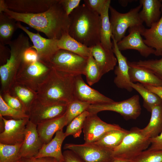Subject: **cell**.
<instances>
[{"mask_svg":"<svg viewBox=\"0 0 162 162\" xmlns=\"http://www.w3.org/2000/svg\"><path fill=\"white\" fill-rule=\"evenodd\" d=\"M59 0L42 13L21 14L8 8L3 13L15 21L24 22L44 33L48 38L58 40L62 35L68 33L70 25L69 16L64 11Z\"/></svg>","mask_w":162,"mask_h":162,"instance_id":"obj_1","label":"cell"},{"mask_svg":"<svg viewBox=\"0 0 162 162\" xmlns=\"http://www.w3.org/2000/svg\"><path fill=\"white\" fill-rule=\"evenodd\" d=\"M75 77L51 68L38 86L37 98L46 105L68 104L75 99Z\"/></svg>","mask_w":162,"mask_h":162,"instance_id":"obj_2","label":"cell"},{"mask_svg":"<svg viewBox=\"0 0 162 162\" xmlns=\"http://www.w3.org/2000/svg\"><path fill=\"white\" fill-rule=\"evenodd\" d=\"M69 34L89 47L100 42V15L90 9L85 4L79 6L69 16Z\"/></svg>","mask_w":162,"mask_h":162,"instance_id":"obj_3","label":"cell"},{"mask_svg":"<svg viewBox=\"0 0 162 162\" xmlns=\"http://www.w3.org/2000/svg\"><path fill=\"white\" fill-rule=\"evenodd\" d=\"M9 45L10 48V58L5 64L0 67L1 94L8 92L15 82L18 71L23 62L25 51L32 46L28 37L22 33L12 40Z\"/></svg>","mask_w":162,"mask_h":162,"instance_id":"obj_4","label":"cell"},{"mask_svg":"<svg viewBox=\"0 0 162 162\" xmlns=\"http://www.w3.org/2000/svg\"><path fill=\"white\" fill-rule=\"evenodd\" d=\"M150 145V138L143 133L141 129L133 127L113 150V156L114 160L128 162L148 148Z\"/></svg>","mask_w":162,"mask_h":162,"instance_id":"obj_5","label":"cell"},{"mask_svg":"<svg viewBox=\"0 0 162 162\" xmlns=\"http://www.w3.org/2000/svg\"><path fill=\"white\" fill-rule=\"evenodd\" d=\"M142 7V4H140L135 8L131 9L128 12L122 13L110 6V21L112 36L117 43L125 36L128 28L143 25V22L140 18L139 14Z\"/></svg>","mask_w":162,"mask_h":162,"instance_id":"obj_6","label":"cell"},{"mask_svg":"<svg viewBox=\"0 0 162 162\" xmlns=\"http://www.w3.org/2000/svg\"><path fill=\"white\" fill-rule=\"evenodd\" d=\"M88 58L59 49L50 59L48 66L76 76L84 74Z\"/></svg>","mask_w":162,"mask_h":162,"instance_id":"obj_7","label":"cell"},{"mask_svg":"<svg viewBox=\"0 0 162 162\" xmlns=\"http://www.w3.org/2000/svg\"><path fill=\"white\" fill-rule=\"evenodd\" d=\"M90 114H97L104 111H110L119 113L126 120L136 119L140 115L141 108L138 95L119 102L91 104L87 109Z\"/></svg>","mask_w":162,"mask_h":162,"instance_id":"obj_8","label":"cell"},{"mask_svg":"<svg viewBox=\"0 0 162 162\" xmlns=\"http://www.w3.org/2000/svg\"><path fill=\"white\" fill-rule=\"evenodd\" d=\"M51 69L39 61L31 63L23 61L17 73L15 81L36 93L39 85Z\"/></svg>","mask_w":162,"mask_h":162,"instance_id":"obj_9","label":"cell"},{"mask_svg":"<svg viewBox=\"0 0 162 162\" xmlns=\"http://www.w3.org/2000/svg\"><path fill=\"white\" fill-rule=\"evenodd\" d=\"M64 149L72 151L84 162H112L113 151L94 143H66Z\"/></svg>","mask_w":162,"mask_h":162,"instance_id":"obj_10","label":"cell"},{"mask_svg":"<svg viewBox=\"0 0 162 162\" xmlns=\"http://www.w3.org/2000/svg\"><path fill=\"white\" fill-rule=\"evenodd\" d=\"M67 105L68 104H45L36 98L29 107L27 114L29 120L37 125L45 121L64 115Z\"/></svg>","mask_w":162,"mask_h":162,"instance_id":"obj_11","label":"cell"},{"mask_svg":"<svg viewBox=\"0 0 162 162\" xmlns=\"http://www.w3.org/2000/svg\"><path fill=\"white\" fill-rule=\"evenodd\" d=\"M17 24L18 28L26 33L32 42V47L37 51L38 61L48 66L51 58L59 49L58 46V40L45 38L38 32L35 33L29 31L20 22H18Z\"/></svg>","mask_w":162,"mask_h":162,"instance_id":"obj_12","label":"cell"},{"mask_svg":"<svg viewBox=\"0 0 162 162\" xmlns=\"http://www.w3.org/2000/svg\"><path fill=\"white\" fill-rule=\"evenodd\" d=\"M122 128L118 124H109L103 121L97 114L89 113L85 121L82 128L85 143L94 142L107 132Z\"/></svg>","mask_w":162,"mask_h":162,"instance_id":"obj_13","label":"cell"},{"mask_svg":"<svg viewBox=\"0 0 162 162\" xmlns=\"http://www.w3.org/2000/svg\"><path fill=\"white\" fill-rule=\"evenodd\" d=\"M144 26L142 25L129 28L128 34L117 43L119 50L120 51L135 50L146 58L152 54H154L155 50L146 45L141 36V31Z\"/></svg>","mask_w":162,"mask_h":162,"instance_id":"obj_14","label":"cell"},{"mask_svg":"<svg viewBox=\"0 0 162 162\" xmlns=\"http://www.w3.org/2000/svg\"><path fill=\"white\" fill-rule=\"evenodd\" d=\"M2 116L4 125L3 131L0 134V143L14 145L22 143L29 118L7 120Z\"/></svg>","mask_w":162,"mask_h":162,"instance_id":"obj_15","label":"cell"},{"mask_svg":"<svg viewBox=\"0 0 162 162\" xmlns=\"http://www.w3.org/2000/svg\"><path fill=\"white\" fill-rule=\"evenodd\" d=\"M82 75L75 77V99L91 104L110 103L114 101L91 88L84 81Z\"/></svg>","mask_w":162,"mask_h":162,"instance_id":"obj_16","label":"cell"},{"mask_svg":"<svg viewBox=\"0 0 162 162\" xmlns=\"http://www.w3.org/2000/svg\"><path fill=\"white\" fill-rule=\"evenodd\" d=\"M43 144L37 131V125L29 120L26 125L24 138L19 152L20 159L34 157Z\"/></svg>","mask_w":162,"mask_h":162,"instance_id":"obj_17","label":"cell"},{"mask_svg":"<svg viewBox=\"0 0 162 162\" xmlns=\"http://www.w3.org/2000/svg\"><path fill=\"white\" fill-rule=\"evenodd\" d=\"M58 0H6L7 8L15 12L24 14L45 12Z\"/></svg>","mask_w":162,"mask_h":162,"instance_id":"obj_18","label":"cell"},{"mask_svg":"<svg viewBox=\"0 0 162 162\" xmlns=\"http://www.w3.org/2000/svg\"><path fill=\"white\" fill-rule=\"evenodd\" d=\"M112 50L116 57L118 65L116 66L114 73L116 75L114 82L118 88L124 89L129 92H131L133 88L131 86L129 74V66L126 57L122 53L117 45V42L112 35Z\"/></svg>","mask_w":162,"mask_h":162,"instance_id":"obj_19","label":"cell"},{"mask_svg":"<svg viewBox=\"0 0 162 162\" xmlns=\"http://www.w3.org/2000/svg\"><path fill=\"white\" fill-rule=\"evenodd\" d=\"M91 52L103 75L114 69L117 60L112 49L105 47L100 42L91 47Z\"/></svg>","mask_w":162,"mask_h":162,"instance_id":"obj_20","label":"cell"},{"mask_svg":"<svg viewBox=\"0 0 162 162\" xmlns=\"http://www.w3.org/2000/svg\"><path fill=\"white\" fill-rule=\"evenodd\" d=\"M161 11L160 19L148 28L144 26L141 32V36L144 38L145 44L155 50L154 55L157 56L162 55V6Z\"/></svg>","mask_w":162,"mask_h":162,"instance_id":"obj_21","label":"cell"},{"mask_svg":"<svg viewBox=\"0 0 162 162\" xmlns=\"http://www.w3.org/2000/svg\"><path fill=\"white\" fill-rule=\"evenodd\" d=\"M66 136L62 130L56 133L54 137L48 143L44 144L35 158L43 157L53 158L61 162H64V157L62 151L63 141Z\"/></svg>","mask_w":162,"mask_h":162,"instance_id":"obj_22","label":"cell"},{"mask_svg":"<svg viewBox=\"0 0 162 162\" xmlns=\"http://www.w3.org/2000/svg\"><path fill=\"white\" fill-rule=\"evenodd\" d=\"M129 74L130 82H139L143 85L162 86V80L153 73L142 67L134 64L128 61Z\"/></svg>","mask_w":162,"mask_h":162,"instance_id":"obj_23","label":"cell"},{"mask_svg":"<svg viewBox=\"0 0 162 162\" xmlns=\"http://www.w3.org/2000/svg\"><path fill=\"white\" fill-rule=\"evenodd\" d=\"M67 125L65 113L59 117L51 119L37 125L39 136L44 143L47 144L52 139L55 133Z\"/></svg>","mask_w":162,"mask_h":162,"instance_id":"obj_24","label":"cell"},{"mask_svg":"<svg viewBox=\"0 0 162 162\" xmlns=\"http://www.w3.org/2000/svg\"><path fill=\"white\" fill-rule=\"evenodd\" d=\"M142 9L139 12L140 18L150 28L160 18L162 12L161 0H140Z\"/></svg>","mask_w":162,"mask_h":162,"instance_id":"obj_25","label":"cell"},{"mask_svg":"<svg viewBox=\"0 0 162 162\" xmlns=\"http://www.w3.org/2000/svg\"><path fill=\"white\" fill-rule=\"evenodd\" d=\"M58 46L62 49L72 52L83 57L88 58L91 54V47L80 43L66 33L58 40Z\"/></svg>","mask_w":162,"mask_h":162,"instance_id":"obj_26","label":"cell"},{"mask_svg":"<svg viewBox=\"0 0 162 162\" xmlns=\"http://www.w3.org/2000/svg\"><path fill=\"white\" fill-rule=\"evenodd\" d=\"M111 0H107L100 15L101 19L100 43L105 47L112 49L113 43L111 41L112 34L111 25L109 15Z\"/></svg>","mask_w":162,"mask_h":162,"instance_id":"obj_27","label":"cell"},{"mask_svg":"<svg viewBox=\"0 0 162 162\" xmlns=\"http://www.w3.org/2000/svg\"><path fill=\"white\" fill-rule=\"evenodd\" d=\"M150 121L141 129L143 133L150 138L158 136L162 131V104L153 107Z\"/></svg>","mask_w":162,"mask_h":162,"instance_id":"obj_28","label":"cell"},{"mask_svg":"<svg viewBox=\"0 0 162 162\" xmlns=\"http://www.w3.org/2000/svg\"><path fill=\"white\" fill-rule=\"evenodd\" d=\"M8 92L11 95L16 98L20 101L27 113L29 107L37 98L36 92L15 81L10 88Z\"/></svg>","mask_w":162,"mask_h":162,"instance_id":"obj_29","label":"cell"},{"mask_svg":"<svg viewBox=\"0 0 162 162\" xmlns=\"http://www.w3.org/2000/svg\"><path fill=\"white\" fill-rule=\"evenodd\" d=\"M128 132V130L122 128L120 130H111L93 143L113 151L121 144Z\"/></svg>","mask_w":162,"mask_h":162,"instance_id":"obj_30","label":"cell"},{"mask_svg":"<svg viewBox=\"0 0 162 162\" xmlns=\"http://www.w3.org/2000/svg\"><path fill=\"white\" fill-rule=\"evenodd\" d=\"M17 22L5 15L0 13V43L9 45L12 41L13 36L17 28Z\"/></svg>","mask_w":162,"mask_h":162,"instance_id":"obj_31","label":"cell"},{"mask_svg":"<svg viewBox=\"0 0 162 162\" xmlns=\"http://www.w3.org/2000/svg\"><path fill=\"white\" fill-rule=\"evenodd\" d=\"M133 89L135 90L143 99V106L148 111L151 112L152 108L162 104V100L157 95L149 91L140 83L131 82Z\"/></svg>","mask_w":162,"mask_h":162,"instance_id":"obj_32","label":"cell"},{"mask_svg":"<svg viewBox=\"0 0 162 162\" xmlns=\"http://www.w3.org/2000/svg\"><path fill=\"white\" fill-rule=\"evenodd\" d=\"M84 75L85 76L86 81L90 86L98 82L103 76L92 54L88 58Z\"/></svg>","mask_w":162,"mask_h":162,"instance_id":"obj_33","label":"cell"},{"mask_svg":"<svg viewBox=\"0 0 162 162\" xmlns=\"http://www.w3.org/2000/svg\"><path fill=\"white\" fill-rule=\"evenodd\" d=\"M22 143L14 145L0 143V162H18L20 159L19 152Z\"/></svg>","mask_w":162,"mask_h":162,"instance_id":"obj_34","label":"cell"},{"mask_svg":"<svg viewBox=\"0 0 162 162\" xmlns=\"http://www.w3.org/2000/svg\"><path fill=\"white\" fill-rule=\"evenodd\" d=\"M89 113L86 110L74 118L68 125L64 132L66 137L72 135L74 138L80 137L85 119Z\"/></svg>","mask_w":162,"mask_h":162,"instance_id":"obj_35","label":"cell"},{"mask_svg":"<svg viewBox=\"0 0 162 162\" xmlns=\"http://www.w3.org/2000/svg\"><path fill=\"white\" fill-rule=\"evenodd\" d=\"M90 105L75 99L68 103L65 112L67 125L74 118L87 110Z\"/></svg>","mask_w":162,"mask_h":162,"instance_id":"obj_36","label":"cell"},{"mask_svg":"<svg viewBox=\"0 0 162 162\" xmlns=\"http://www.w3.org/2000/svg\"><path fill=\"white\" fill-rule=\"evenodd\" d=\"M158 59L140 60L132 62L134 64L150 71L162 80V55Z\"/></svg>","mask_w":162,"mask_h":162,"instance_id":"obj_37","label":"cell"},{"mask_svg":"<svg viewBox=\"0 0 162 162\" xmlns=\"http://www.w3.org/2000/svg\"><path fill=\"white\" fill-rule=\"evenodd\" d=\"M128 162H162V150H146Z\"/></svg>","mask_w":162,"mask_h":162,"instance_id":"obj_38","label":"cell"},{"mask_svg":"<svg viewBox=\"0 0 162 162\" xmlns=\"http://www.w3.org/2000/svg\"><path fill=\"white\" fill-rule=\"evenodd\" d=\"M0 116H8L14 119L29 118L28 114L25 112L14 109L8 106L0 94Z\"/></svg>","mask_w":162,"mask_h":162,"instance_id":"obj_39","label":"cell"},{"mask_svg":"<svg viewBox=\"0 0 162 162\" xmlns=\"http://www.w3.org/2000/svg\"><path fill=\"white\" fill-rule=\"evenodd\" d=\"M6 104L10 107L16 110L27 113L26 111L20 101L16 98L10 95L9 92L1 94Z\"/></svg>","mask_w":162,"mask_h":162,"instance_id":"obj_40","label":"cell"},{"mask_svg":"<svg viewBox=\"0 0 162 162\" xmlns=\"http://www.w3.org/2000/svg\"><path fill=\"white\" fill-rule=\"evenodd\" d=\"M107 0H84V4L92 10L100 15Z\"/></svg>","mask_w":162,"mask_h":162,"instance_id":"obj_41","label":"cell"},{"mask_svg":"<svg viewBox=\"0 0 162 162\" xmlns=\"http://www.w3.org/2000/svg\"><path fill=\"white\" fill-rule=\"evenodd\" d=\"M80 0H60L59 2L66 14L69 16L79 6Z\"/></svg>","mask_w":162,"mask_h":162,"instance_id":"obj_42","label":"cell"},{"mask_svg":"<svg viewBox=\"0 0 162 162\" xmlns=\"http://www.w3.org/2000/svg\"><path fill=\"white\" fill-rule=\"evenodd\" d=\"M37 61H38L37 53L32 46L25 51L23 56V61L26 63H31Z\"/></svg>","mask_w":162,"mask_h":162,"instance_id":"obj_43","label":"cell"},{"mask_svg":"<svg viewBox=\"0 0 162 162\" xmlns=\"http://www.w3.org/2000/svg\"><path fill=\"white\" fill-rule=\"evenodd\" d=\"M150 146L148 149L162 150V131L156 137L150 138Z\"/></svg>","mask_w":162,"mask_h":162,"instance_id":"obj_44","label":"cell"},{"mask_svg":"<svg viewBox=\"0 0 162 162\" xmlns=\"http://www.w3.org/2000/svg\"><path fill=\"white\" fill-rule=\"evenodd\" d=\"M10 56V49L5 45L0 43V64L2 65L5 64Z\"/></svg>","mask_w":162,"mask_h":162,"instance_id":"obj_45","label":"cell"},{"mask_svg":"<svg viewBox=\"0 0 162 162\" xmlns=\"http://www.w3.org/2000/svg\"><path fill=\"white\" fill-rule=\"evenodd\" d=\"M63 154L64 162H82L81 159L71 150H67Z\"/></svg>","mask_w":162,"mask_h":162,"instance_id":"obj_46","label":"cell"},{"mask_svg":"<svg viewBox=\"0 0 162 162\" xmlns=\"http://www.w3.org/2000/svg\"><path fill=\"white\" fill-rule=\"evenodd\" d=\"M18 162H61L55 158L49 157L35 158L33 157L30 158H21Z\"/></svg>","mask_w":162,"mask_h":162,"instance_id":"obj_47","label":"cell"},{"mask_svg":"<svg viewBox=\"0 0 162 162\" xmlns=\"http://www.w3.org/2000/svg\"><path fill=\"white\" fill-rule=\"evenodd\" d=\"M143 86L149 91L157 95L162 100V86L156 87L147 85Z\"/></svg>","mask_w":162,"mask_h":162,"instance_id":"obj_48","label":"cell"},{"mask_svg":"<svg viewBox=\"0 0 162 162\" xmlns=\"http://www.w3.org/2000/svg\"><path fill=\"white\" fill-rule=\"evenodd\" d=\"M8 8L5 2V0H0V13L3 12L6 9Z\"/></svg>","mask_w":162,"mask_h":162,"instance_id":"obj_49","label":"cell"},{"mask_svg":"<svg viewBox=\"0 0 162 162\" xmlns=\"http://www.w3.org/2000/svg\"><path fill=\"white\" fill-rule=\"evenodd\" d=\"M0 132H2L4 129V123L2 118V116H0Z\"/></svg>","mask_w":162,"mask_h":162,"instance_id":"obj_50","label":"cell"},{"mask_svg":"<svg viewBox=\"0 0 162 162\" xmlns=\"http://www.w3.org/2000/svg\"><path fill=\"white\" fill-rule=\"evenodd\" d=\"M130 1V0H119L118 2L122 6H125L127 5Z\"/></svg>","mask_w":162,"mask_h":162,"instance_id":"obj_51","label":"cell"},{"mask_svg":"<svg viewBox=\"0 0 162 162\" xmlns=\"http://www.w3.org/2000/svg\"><path fill=\"white\" fill-rule=\"evenodd\" d=\"M112 162H128L124 161L123 160H118V159H115Z\"/></svg>","mask_w":162,"mask_h":162,"instance_id":"obj_52","label":"cell"}]
</instances>
